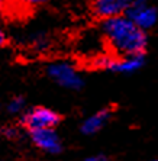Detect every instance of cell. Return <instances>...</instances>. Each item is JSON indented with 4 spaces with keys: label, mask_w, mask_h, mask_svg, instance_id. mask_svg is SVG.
I'll list each match as a JSON object with an SVG mask.
<instances>
[{
    "label": "cell",
    "mask_w": 158,
    "mask_h": 161,
    "mask_svg": "<svg viewBox=\"0 0 158 161\" xmlns=\"http://www.w3.org/2000/svg\"><path fill=\"white\" fill-rule=\"evenodd\" d=\"M102 29L113 51L121 55H142L147 48L145 31L125 15L103 19Z\"/></svg>",
    "instance_id": "6da1fadb"
},
{
    "label": "cell",
    "mask_w": 158,
    "mask_h": 161,
    "mask_svg": "<svg viewBox=\"0 0 158 161\" xmlns=\"http://www.w3.org/2000/svg\"><path fill=\"white\" fill-rule=\"evenodd\" d=\"M61 116L52 109L38 106L28 110L22 118V124L29 131L34 129H45V128H55L60 124Z\"/></svg>",
    "instance_id": "7a4b0ae2"
},
{
    "label": "cell",
    "mask_w": 158,
    "mask_h": 161,
    "mask_svg": "<svg viewBox=\"0 0 158 161\" xmlns=\"http://www.w3.org/2000/svg\"><path fill=\"white\" fill-rule=\"evenodd\" d=\"M125 16L131 19L132 22L142 31L152 28L157 22V10L152 6L147 4L145 0L131 2L129 8L125 12Z\"/></svg>",
    "instance_id": "3957f363"
},
{
    "label": "cell",
    "mask_w": 158,
    "mask_h": 161,
    "mask_svg": "<svg viewBox=\"0 0 158 161\" xmlns=\"http://www.w3.org/2000/svg\"><path fill=\"white\" fill-rule=\"evenodd\" d=\"M48 75L65 89L79 90L83 87V79L68 63H54L48 67Z\"/></svg>",
    "instance_id": "277c9868"
},
{
    "label": "cell",
    "mask_w": 158,
    "mask_h": 161,
    "mask_svg": "<svg viewBox=\"0 0 158 161\" xmlns=\"http://www.w3.org/2000/svg\"><path fill=\"white\" fill-rule=\"evenodd\" d=\"M144 64L142 55H125L122 58H112V57H100L94 61V65L100 68H107L116 73H133L139 70Z\"/></svg>",
    "instance_id": "5b68a950"
},
{
    "label": "cell",
    "mask_w": 158,
    "mask_h": 161,
    "mask_svg": "<svg viewBox=\"0 0 158 161\" xmlns=\"http://www.w3.org/2000/svg\"><path fill=\"white\" fill-rule=\"evenodd\" d=\"M30 132V139L32 142L48 154H58L63 150L61 139L54 131V128H45V129H34Z\"/></svg>",
    "instance_id": "8992f818"
},
{
    "label": "cell",
    "mask_w": 158,
    "mask_h": 161,
    "mask_svg": "<svg viewBox=\"0 0 158 161\" xmlns=\"http://www.w3.org/2000/svg\"><path fill=\"white\" fill-rule=\"evenodd\" d=\"M132 0H93L91 10L97 18L107 19L113 16L125 15Z\"/></svg>",
    "instance_id": "52a82bcc"
},
{
    "label": "cell",
    "mask_w": 158,
    "mask_h": 161,
    "mask_svg": "<svg viewBox=\"0 0 158 161\" xmlns=\"http://www.w3.org/2000/svg\"><path fill=\"white\" fill-rule=\"evenodd\" d=\"M110 118V110L109 109H102L97 113H94L91 116H89L81 125V132L86 135L96 134L97 131H100L103 126L106 125V122Z\"/></svg>",
    "instance_id": "ba28073f"
},
{
    "label": "cell",
    "mask_w": 158,
    "mask_h": 161,
    "mask_svg": "<svg viewBox=\"0 0 158 161\" xmlns=\"http://www.w3.org/2000/svg\"><path fill=\"white\" fill-rule=\"evenodd\" d=\"M8 109H9V112H10V113L22 112V109H23V99H20V97L12 99L10 103L8 105Z\"/></svg>",
    "instance_id": "9c48e42d"
},
{
    "label": "cell",
    "mask_w": 158,
    "mask_h": 161,
    "mask_svg": "<svg viewBox=\"0 0 158 161\" xmlns=\"http://www.w3.org/2000/svg\"><path fill=\"white\" fill-rule=\"evenodd\" d=\"M3 134L6 135V136H9V138H12V136H15V135L18 134V131H16V128H13V126H8L3 129Z\"/></svg>",
    "instance_id": "30bf717a"
},
{
    "label": "cell",
    "mask_w": 158,
    "mask_h": 161,
    "mask_svg": "<svg viewBox=\"0 0 158 161\" xmlns=\"http://www.w3.org/2000/svg\"><path fill=\"white\" fill-rule=\"evenodd\" d=\"M22 3H25V4H29V6H34V4H39V3H42L44 0H20Z\"/></svg>",
    "instance_id": "8fae6325"
},
{
    "label": "cell",
    "mask_w": 158,
    "mask_h": 161,
    "mask_svg": "<svg viewBox=\"0 0 158 161\" xmlns=\"http://www.w3.org/2000/svg\"><path fill=\"white\" fill-rule=\"evenodd\" d=\"M4 44H6V35H4V32L0 28V47H3Z\"/></svg>",
    "instance_id": "7c38bea8"
},
{
    "label": "cell",
    "mask_w": 158,
    "mask_h": 161,
    "mask_svg": "<svg viewBox=\"0 0 158 161\" xmlns=\"http://www.w3.org/2000/svg\"><path fill=\"white\" fill-rule=\"evenodd\" d=\"M84 161H106V158L105 157H90Z\"/></svg>",
    "instance_id": "4fadbf2b"
},
{
    "label": "cell",
    "mask_w": 158,
    "mask_h": 161,
    "mask_svg": "<svg viewBox=\"0 0 158 161\" xmlns=\"http://www.w3.org/2000/svg\"><path fill=\"white\" fill-rule=\"evenodd\" d=\"M3 4H4V0H0V9L3 8Z\"/></svg>",
    "instance_id": "5bb4252c"
},
{
    "label": "cell",
    "mask_w": 158,
    "mask_h": 161,
    "mask_svg": "<svg viewBox=\"0 0 158 161\" xmlns=\"http://www.w3.org/2000/svg\"><path fill=\"white\" fill-rule=\"evenodd\" d=\"M154 161H158V160H154Z\"/></svg>",
    "instance_id": "9a60e30c"
}]
</instances>
